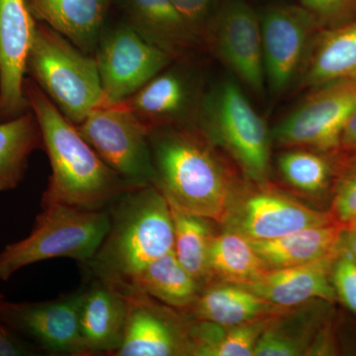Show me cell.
<instances>
[{
	"label": "cell",
	"instance_id": "1",
	"mask_svg": "<svg viewBox=\"0 0 356 356\" xmlns=\"http://www.w3.org/2000/svg\"><path fill=\"white\" fill-rule=\"evenodd\" d=\"M23 91L36 116L50 159L51 175L42 205L63 204L84 210H105L136 188L126 182L84 140L42 89L26 76Z\"/></svg>",
	"mask_w": 356,
	"mask_h": 356
},
{
	"label": "cell",
	"instance_id": "18",
	"mask_svg": "<svg viewBox=\"0 0 356 356\" xmlns=\"http://www.w3.org/2000/svg\"><path fill=\"white\" fill-rule=\"evenodd\" d=\"M339 250L301 266L267 269L261 277L243 287L283 309L313 299L332 302L337 297L332 281V266Z\"/></svg>",
	"mask_w": 356,
	"mask_h": 356
},
{
	"label": "cell",
	"instance_id": "2",
	"mask_svg": "<svg viewBox=\"0 0 356 356\" xmlns=\"http://www.w3.org/2000/svg\"><path fill=\"white\" fill-rule=\"evenodd\" d=\"M149 142L154 185L170 205L205 219H228L235 206V178L197 126L154 129Z\"/></svg>",
	"mask_w": 356,
	"mask_h": 356
},
{
	"label": "cell",
	"instance_id": "34",
	"mask_svg": "<svg viewBox=\"0 0 356 356\" xmlns=\"http://www.w3.org/2000/svg\"><path fill=\"white\" fill-rule=\"evenodd\" d=\"M334 207L337 217L343 224L356 221V168L339 184Z\"/></svg>",
	"mask_w": 356,
	"mask_h": 356
},
{
	"label": "cell",
	"instance_id": "24",
	"mask_svg": "<svg viewBox=\"0 0 356 356\" xmlns=\"http://www.w3.org/2000/svg\"><path fill=\"white\" fill-rule=\"evenodd\" d=\"M37 149H44V140L31 110L0 121V192L13 191L21 184L30 156Z\"/></svg>",
	"mask_w": 356,
	"mask_h": 356
},
{
	"label": "cell",
	"instance_id": "33",
	"mask_svg": "<svg viewBox=\"0 0 356 356\" xmlns=\"http://www.w3.org/2000/svg\"><path fill=\"white\" fill-rule=\"evenodd\" d=\"M222 0H170L204 44L206 32ZM205 47V44H204Z\"/></svg>",
	"mask_w": 356,
	"mask_h": 356
},
{
	"label": "cell",
	"instance_id": "4",
	"mask_svg": "<svg viewBox=\"0 0 356 356\" xmlns=\"http://www.w3.org/2000/svg\"><path fill=\"white\" fill-rule=\"evenodd\" d=\"M25 74L74 125L102 104V81L95 56L38 21L26 58Z\"/></svg>",
	"mask_w": 356,
	"mask_h": 356
},
{
	"label": "cell",
	"instance_id": "37",
	"mask_svg": "<svg viewBox=\"0 0 356 356\" xmlns=\"http://www.w3.org/2000/svg\"><path fill=\"white\" fill-rule=\"evenodd\" d=\"M348 226V229H344L343 245L356 261V221L350 222Z\"/></svg>",
	"mask_w": 356,
	"mask_h": 356
},
{
	"label": "cell",
	"instance_id": "6",
	"mask_svg": "<svg viewBox=\"0 0 356 356\" xmlns=\"http://www.w3.org/2000/svg\"><path fill=\"white\" fill-rule=\"evenodd\" d=\"M195 126L235 159L250 179H266L273 142L270 130L235 77L222 79L204 91Z\"/></svg>",
	"mask_w": 356,
	"mask_h": 356
},
{
	"label": "cell",
	"instance_id": "27",
	"mask_svg": "<svg viewBox=\"0 0 356 356\" xmlns=\"http://www.w3.org/2000/svg\"><path fill=\"white\" fill-rule=\"evenodd\" d=\"M208 268L209 273L242 286L254 282L268 269L252 242L232 229L211 238Z\"/></svg>",
	"mask_w": 356,
	"mask_h": 356
},
{
	"label": "cell",
	"instance_id": "20",
	"mask_svg": "<svg viewBox=\"0 0 356 356\" xmlns=\"http://www.w3.org/2000/svg\"><path fill=\"white\" fill-rule=\"evenodd\" d=\"M113 0H27L33 17L95 56Z\"/></svg>",
	"mask_w": 356,
	"mask_h": 356
},
{
	"label": "cell",
	"instance_id": "17",
	"mask_svg": "<svg viewBox=\"0 0 356 356\" xmlns=\"http://www.w3.org/2000/svg\"><path fill=\"white\" fill-rule=\"evenodd\" d=\"M125 21L175 60L205 51L202 40L170 0H119Z\"/></svg>",
	"mask_w": 356,
	"mask_h": 356
},
{
	"label": "cell",
	"instance_id": "10",
	"mask_svg": "<svg viewBox=\"0 0 356 356\" xmlns=\"http://www.w3.org/2000/svg\"><path fill=\"white\" fill-rule=\"evenodd\" d=\"M232 76L257 97L266 92L259 10L247 0H222L204 38Z\"/></svg>",
	"mask_w": 356,
	"mask_h": 356
},
{
	"label": "cell",
	"instance_id": "11",
	"mask_svg": "<svg viewBox=\"0 0 356 356\" xmlns=\"http://www.w3.org/2000/svg\"><path fill=\"white\" fill-rule=\"evenodd\" d=\"M355 110L356 79L318 86L271 129V140L283 147L331 151L341 146L343 129Z\"/></svg>",
	"mask_w": 356,
	"mask_h": 356
},
{
	"label": "cell",
	"instance_id": "26",
	"mask_svg": "<svg viewBox=\"0 0 356 356\" xmlns=\"http://www.w3.org/2000/svg\"><path fill=\"white\" fill-rule=\"evenodd\" d=\"M271 317L259 318L245 324L225 325L201 321L189 327L192 355L202 356H250L262 332L268 327Z\"/></svg>",
	"mask_w": 356,
	"mask_h": 356
},
{
	"label": "cell",
	"instance_id": "21",
	"mask_svg": "<svg viewBox=\"0 0 356 356\" xmlns=\"http://www.w3.org/2000/svg\"><path fill=\"white\" fill-rule=\"evenodd\" d=\"M346 79H356V21L321 30L296 88L313 89Z\"/></svg>",
	"mask_w": 356,
	"mask_h": 356
},
{
	"label": "cell",
	"instance_id": "13",
	"mask_svg": "<svg viewBox=\"0 0 356 356\" xmlns=\"http://www.w3.org/2000/svg\"><path fill=\"white\" fill-rule=\"evenodd\" d=\"M191 60H175L120 103L149 132L170 126L195 125L204 91Z\"/></svg>",
	"mask_w": 356,
	"mask_h": 356
},
{
	"label": "cell",
	"instance_id": "25",
	"mask_svg": "<svg viewBox=\"0 0 356 356\" xmlns=\"http://www.w3.org/2000/svg\"><path fill=\"white\" fill-rule=\"evenodd\" d=\"M124 286L175 308L193 305L198 298V281L180 264L175 250L149 264Z\"/></svg>",
	"mask_w": 356,
	"mask_h": 356
},
{
	"label": "cell",
	"instance_id": "30",
	"mask_svg": "<svg viewBox=\"0 0 356 356\" xmlns=\"http://www.w3.org/2000/svg\"><path fill=\"white\" fill-rule=\"evenodd\" d=\"M278 168L288 184L308 193L322 191L331 177L327 159L309 149L285 152L278 159Z\"/></svg>",
	"mask_w": 356,
	"mask_h": 356
},
{
	"label": "cell",
	"instance_id": "29",
	"mask_svg": "<svg viewBox=\"0 0 356 356\" xmlns=\"http://www.w3.org/2000/svg\"><path fill=\"white\" fill-rule=\"evenodd\" d=\"M175 229V254L196 280L209 274L208 252L212 235L205 218L170 205Z\"/></svg>",
	"mask_w": 356,
	"mask_h": 356
},
{
	"label": "cell",
	"instance_id": "28",
	"mask_svg": "<svg viewBox=\"0 0 356 356\" xmlns=\"http://www.w3.org/2000/svg\"><path fill=\"white\" fill-rule=\"evenodd\" d=\"M318 312L307 310L271 321L254 348L255 356H296L308 350L317 332Z\"/></svg>",
	"mask_w": 356,
	"mask_h": 356
},
{
	"label": "cell",
	"instance_id": "16",
	"mask_svg": "<svg viewBox=\"0 0 356 356\" xmlns=\"http://www.w3.org/2000/svg\"><path fill=\"white\" fill-rule=\"evenodd\" d=\"M117 287L125 293L128 313L123 341L114 355H191L188 332L180 331L158 308L151 305L145 293L126 286Z\"/></svg>",
	"mask_w": 356,
	"mask_h": 356
},
{
	"label": "cell",
	"instance_id": "22",
	"mask_svg": "<svg viewBox=\"0 0 356 356\" xmlns=\"http://www.w3.org/2000/svg\"><path fill=\"white\" fill-rule=\"evenodd\" d=\"M344 228L334 222L300 229L269 241H250L267 268L301 266L336 252L341 247Z\"/></svg>",
	"mask_w": 356,
	"mask_h": 356
},
{
	"label": "cell",
	"instance_id": "5",
	"mask_svg": "<svg viewBox=\"0 0 356 356\" xmlns=\"http://www.w3.org/2000/svg\"><path fill=\"white\" fill-rule=\"evenodd\" d=\"M109 228V211L42 205L30 235L0 252V280L7 281L23 267L47 259L67 257L88 264Z\"/></svg>",
	"mask_w": 356,
	"mask_h": 356
},
{
	"label": "cell",
	"instance_id": "19",
	"mask_svg": "<svg viewBox=\"0 0 356 356\" xmlns=\"http://www.w3.org/2000/svg\"><path fill=\"white\" fill-rule=\"evenodd\" d=\"M125 293L97 280L83 289L81 331L89 355H115L120 348L127 318Z\"/></svg>",
	"mask_w": 356,
	"mask_h": 356
},
{
	"label": "cell",
	"instance_id": "7",
	"mask_svg": "<svg viewBox=\"0 0 356 356\" xmlns=\"http://www.w3.org/2000/svg\"><path fill=\"white\" fill-rule=\"evenodd\" d=\"M259 16L266 90L280 99L298 83L322 29L300 3L273 2L259 9Z\"/></svg>",
	"mask_w": 356,
	"mask_h": 356
},
{
	"label": "cell",
	"instance_id": "31",
	"mask_svg": "<svg viewBox=\"0 0 356 356\" xmlns=\"http://www.w3.org/2000/svg\"><path fill=\"white\" fill-rule=\"evenodd\" d=\"M321 29L327 30L356 21V0H300Z\"/></svg>",
	"mask_w": 356,
	"mask_h": 356
},
{
	"label": "cell",
	"instance_id": "3",
	"mask_svg": "<svg viewBox=\"0 0 356 356\" xmlns=\"http://www.w3.org/2000/svg\"><path fill=\"white\" fill-rule=\"evenodd\" d=\"M110 228L88 266L97 280L127 285L175 248L172 210L154 185L131 189L113 203Z\"/></svg>",
	"mask_w": 356,
	"mask_h": 356
},
{
	"label": "cell",
	"instance_id": "36",
	"mask_svg": "<svg viewBox=\"0 0 356 356\" xmlns=\"http://www.w3.org/2000/svg\"><path fill=\"white\" fill-rule=\"evenodd\" d=\"M341 145L348 149H356V110L343 129Z\"/></svg>",
	"mask_w": 356,
	"mask_h": 356
},
{
	"label": "cell",
	"instance_id": "15",
	"mask_svg": "<svg viewBox=\"0 0 356 356\" xmlns=\"http://www.w3.org/2000/svg\"><path fill=\"white\" fill-rule=\"evenodd\" d=\"M231 229L250 241H269L332 222L329 213L307 207L278 192L259 191L234 206Z\"/></svg>",
	"mask_w": 356,
	"mask_h": 356
},
{
	"label": "cell",
	"instance_id": "8",
	"mask_svg": "<svg viewBox=\"0 0 356 356\" xmlns=\"http://www.w3.org/2000/svg\"><path fill=\"white\" fill-rule=\"evenodd\" d=\"M77 130L96 153L136 188L154 185L149 130L124 105L98 106Z\"/></svg>",
	"mask_w": 356,
	"mask_h": 356
},
{
	"label": "cell",
	"instance_id": "32",
	"mask_svg": "<svg viewBox=\"0 0 356 356\" xmlns=\"http://www.w3.org/2000/svg\"><path fill=\"white\" fill-rule=\"evenodd\" d=\"M332 281L337 296L356 314V261L343 243L332 266Z\"/></svg>",
	"mask_w": 356,
	"mask_h": 356
},
{
	"label": "cell",
	"instance_id": "23",
	"mask_svg": "<svg viewBox=\"0 0 356 356\" xmlns=\"http://www.w3.org/2000/svg\"><path fill=\"white\" fill-rule=\"evenodd\" d=\"M193 305L196 316L201 321L225 327L271 317L283 309L236 284L211 288L198 297Z\"/></svg>",
	"mask_w": 356,
	"mask_h": 356
},
{
	"label": "cell",
	"instance_id": "12",
	"mask_svg": "<svg viewBox=\"0 0 356 356\" xmlns=\"http://www.w3.org/2000/svg\"><path fill=\"white\" fill-rule=\"evenodd\" d=\"M83 297L79 289L51 301L13 303L0 295V323L40 350L89 355L81 331Z\"/></svg>",
	"mask_w": 356,
	"mask_h": 356
},
{
	"label": "cell",
	"instance_id": "9",
	"mask_svg": "<svg viewBox=\"0 0 356 356\" xmlns=\"http://www.w3.org/2000/svg\"><path fill=\"white\" fill-rule=\"evenodd\" d=\"M102 86L100 106L118 104L175 60L125 21L105 26L95 53Z\"/></svg>",
	"mask_w": 356,
	"mask_h": 356
},
{
	"label": "cell",
	"instance_id": "14",
	"mask_svg": "<svg viewBox=\"0 0 356 356\" xmlns=\"http://www.w3.org/2000/svg\"><path fill=\"white\" fill-rule=\"evenodd\" d=\"M36 22L27 0H0V121L30 110L23 83Z\"/></svg>",
	"mask_w": 356,
	"mask_h": 356
},
{
	"label": "cell",
	"instance_id": "35",
	"mask_svg": "<svg viewBox=\"0 0 356 356\" xmlns=\"http://www.w3.org/2000/svg\"><path fill=\"white\" fill-rule=\"evenodd\" d=\"M37 348L0 323V356L37 355Z\"/></svg>",
	"mask_w": 356,
	"mask_h": 356
}]
</instances>
